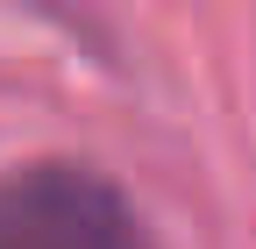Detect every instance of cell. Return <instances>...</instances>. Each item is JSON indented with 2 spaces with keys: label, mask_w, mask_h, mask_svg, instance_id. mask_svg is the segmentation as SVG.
Wrapping results in <instances>:
<instances>
[{
  "label": "cell",
  "mask_w": 256,
  "mask_h": 249,
  "mask_svg": "<svg viewBox=\"0 0 256 249\" xmlns=\"http://www.w3.org/2000/svg\"><path fill=\"white\" fill-rule=\"evenodd\" d=\"M0 249H150V228L92 164H28L0 178Z\"/></svg>",
  "instance_id": "6da1fadb"
}]
</instances>
